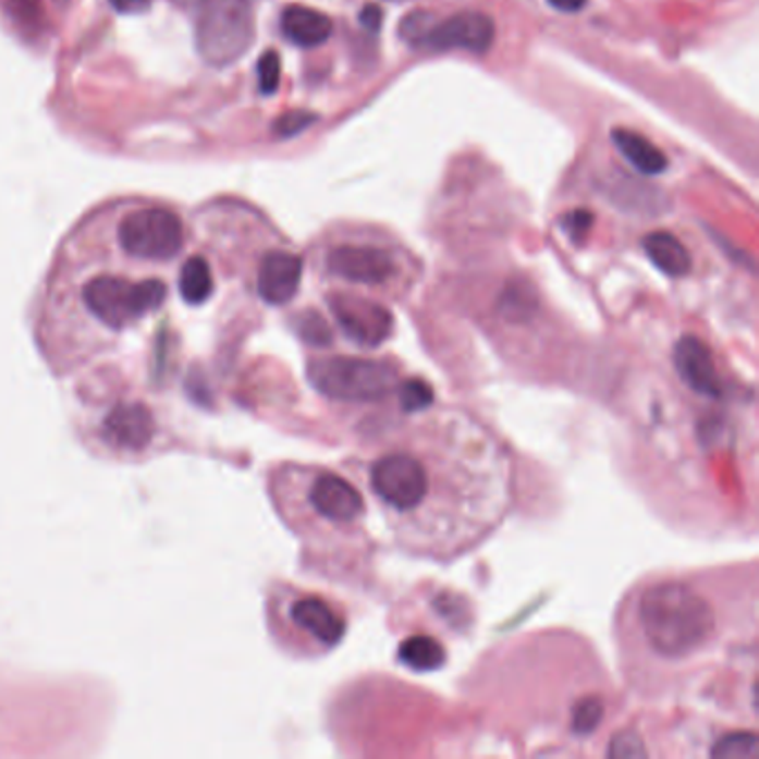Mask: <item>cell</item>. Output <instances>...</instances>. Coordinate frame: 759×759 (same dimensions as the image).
Returning a JSON list of instances; mask_svg holds the SVG:
<instances>
[{"label": "cell", "mask_w": 759, "mask_h": 759, "mask_svg": "<svg viewBox=\"0 0 759 759\" xmlns=\"http://www.w3.org/2000/svg\"><path fill=\"white\" fill-rule=\"evenodd\" d=\"M399 541L430 556L477 543L503 515L509 479L490 437L460 415H432L368 466Z\"/></svg>", "instance_id": "obj_1"}, {"label": "cell", "mask_w": 759, "mask_h": 759, "mask_svg": "<svg viewBox=\"0 0 759 759\" xmlns=\"http://www.w3.org/2000/svg\"><path fill=\"white\" fill-rule=\"evenodd\" d=\"M637 646L664 666L688 664L718 639L713 601L693 582L664 579L637 592L633 605Z\"/></svg>", "instance_id": "obj_2"}, {"label": "cell", "mask_w": 759, "mask_h": 759, "mask_svg": "<svg viewBox=\"0 0 759 759\" xmlns=\"http://www.w3.org/2000/svg\"><path fill=\"white\" fill-rule=\"evenodd\" d=\"M296 524L319 532L347 537L366 517L364 494L330 470H296Z\"/></svg>", "instance_id": "obj_3"}, {"label": "cell", "mask_w": 759, "mask_h": 759, "mask_svg": "<svg viewBox=\"0 0 759 759\" xmlns=\"http://www.w3.org/2000/svg\"><path fill=\"white\" fill-rule=\"evenodd\" d=\"M168 287L159 279L127 281L121 277H96L83 287V303L96 321L123 330L163 306Z\"/></svg>", "instance_id": "obj_4"}, {"label": "cell", "mask_w": 759, "mask_h": 759, "mask_svg": "<svg viewBox=\"0 0 759 759\" xmlns=\"http://www.w3.org/2000/svg\"><path fill=\"white\" fill-rule=\"evenodd\" d=\"M310 379L336 401H381L396 388V370L385 362L357 357H326L310 364Z\"/></svg>", "instance_id": "obj_5"}, {"label": "cell", "mask_w": 759, "mask_h": 759, "mask_svg": "<svg viewBox=\"0 0 759 759\" xmlns=\"http://www.w3.org/2000/svg\"><path fill=\"white\" fill-rule=\"evenodd\" d=\"M252 16L243 0H208L196 29V47L212 65L236 61L252 42Z\"/></svg>", "instance_id": "obj_6"}, {"label": "cell", "mask_w": 759, "mask_h": 759, "mask_svg": "<svg viewBox=\"0 0 759 759\" xmlns=\"http://www.w3.org/2000/svg\"><path fill=\"white\" fill-rule=\"evenodd\" d=\"M119 243L134 259L168 261L174 259L183 247V225L170 210H138L121 221Z\"/></svg>", "instance_id": "obj_7"}, {"label": "cell", "mask_w": 759, "mask_h": 759, "mask_svg": "<svg viewBox=\"0 0 759 759\" xmlns=\"http://www.w3.org/2000/svg\"><path fill=\"white\" fill-rule=\"evenodd\" d=\"M285 622L303 644L315 650H330L341 644L347 631L345 615L319 595H296L285 605Z\"/></svg>", "instance_id": "obj_8"}, {"label": "cell", "mask_w": 759, "mask_h": 759, "mask_svg": "<svg viewBox=\"0 0 759 759\" xmlns=\"http://www.w3.org/2000/svg\"><path fill=\"white\" fill-rule=\"evenodd\" d=\"M326 268L336 279L366 287H381L396 277L394 257L375 245H336L328 252Z\"/></svg>", "instance_id": "obj_9"}, {"label": "cell", "mask_w": 759, "mask_h": 759, "mask_svg": "<svg viewBox=\"0 0 759 759\" xmlns=\"http://www.w3.org/2000/svg\"><path fill=\"white\" fill-rule=\"evenodd\" d=\"M494 40V21L481 12H460L443 21L434 19L424 34L417 49L448 52V49H466L473 54H486Z\"/></svg>", "instance_id": "obj_10"}, {"label": "cell", "mask_w": 759, "mask_h": 759, "mask_svg": "<svg viewBox=\"0 0 759 759\" xmlns=\"http://www.w3.org/2000/svg\"><path fill=\"white\" fill-rule=\"evenodd\" d=\"M330 308L345 334L362 345H379L392 330L390 313L377 301L357 294H334Z\"/></svg>", "instance_id": "obj_11"}, {"label": "cell", "mask_w": 759, "mask_h": 759, "mask_svg": "<svg viewBox=\"0 0 759 759\" xmlns=\"http://www.w3.org/2000/svg\"><path fill=\"white\" fill-rule=\"evenodd\" d=\"M675 366L680 377L703 396H722L724 381L708 347L697 336H684L675 347Z\"/></svg>", "instance_id": "obj_12"}, {"label": "cell", "mask_w": 759, "mask_h": 759, "mask_svg": "<svg viewBox=\"0 0 759 759\" xmlns=\"http://www.w3.org/2000/svg\"><path fill=\"white\" fill-rule=\"evenodd\" d=\"M303 261L290 252H270L259 266L257 287L259 294L270 306H285L290 303L301 285Z\"/></svg>", "instance_id": "obj_13"}, {"label": "cell", "mask_w": 759, "mask_h": 759, "mask_svg": "<svg viewBox=\"0 0 759 759\" xmlns=\"http://www.w3.org/2000/svg\"><path fill=\"white\" fill-rule=\"evenodd\" d=\"M332 19L319 10L290 5L281 14V32L296 47H319L332 36Z\"/></svg>", "instance_id": "obj_14"}, {"label": "cell", "mask_w": 759, "mask_h": 759, "mask_svg": "<svg viewBox=\"0 0 759 759\" xmlns=\"http://www.w3.org/2000/svg\"><path fill=\"white\" fill-rule=\"evenodd\" d=\"M611 138L615 149L637 172L646 176H660L669 170V159L664 151L646 136L626 127H615L611 132Z\"/></svg>", "instance_id": "obj_15"}, {"label": "cell", "mask_w": 759, "mask_h": 759, "mask_svg": "<svg viewBox=\"0 0 759 759\" xmlns=\"http://www.w3.org/2000/svg\"><path fill=\"white\" fill-rule=\"evenodd\" d=\"M106 434L117 445L138 450L151 437V417L143 406H138V403L119 406L117 411L110 413L106 421Z\"/></svg>", "instance_id": "obj_16"}, {"label": "cell", "mask_w": 759, "mask_h": 759, "mask_svg": "<svg viewBox=\"0 0 759 759\" xmlns=\"http://www.w3.org/2000/svg\"><path fill=\"white\" fill-rule=\"evenodd\" d=\"M644 249L648 259L654 264V268L662 270L666 277L682 279L693 268L688 249L671 232H650L644 238Z\"/></svg>", "instance_id": "obj_17"}, {"label": "cell", "mask_w": 759, "mask_h": 759, "mask_svg": "<svg viewBox=\"0 0 759 759\" xmlns=\"http://www.w3.org/2000/svg\"><path fill=\"white\" fill-rule=\"evenodd\" d=\"M399 660L413 671L430 673L445 664V650L434 637L415 635L399 646Z\"/></svg>", "instance_id": "obj_18"}, {"label": "cell", "mask_w": 759, "mask_h": 759, "mask_svg": "<svg viewBox=\"0 0 759 759\" xmlns=\"http://www.w3.org/2000/svg\"><path fill=\"white\" fill-rule=\"evenodd\" d=\"M179 292L189 306H200V303H206L212 296L215 279L204 257H192L189 261H185L179 277Z\"/></svg>", "instance_id": "obj_19"}, {"label": "cell", "mask_w": 759, "mask_h": 759, "mask_svg": "<svg viewBox=\"0 0 759 759\" xmlns=\"http://www.w3.org/2000/svg\"><path fill=\"white\" fill-rule=\"evenodd\" d=\"M713 757L724 759H752L757 757V737L752 733H733L718 742L711 750Z\"/></svg>", "instance_id": "obj_20"}, {"label": "cell", "mask_w": 759, "mask_h": 759, "mask_svg": "<svg viewBox=\"0 0 759 759\" xmlns=\"http://www.w3.org/2000/svg\"><path fill=\"white\" fill-rule=\"evenodd\" d=\"M399 394H401L403 411H408V413H419L421 408L430 406L432 399H434L432 388L421 379H411L406 383H401Z\"/></svg>", "instance_id": "obj_21"}, {"label": "cell", "mask_w": 759, "mask_h": 759, "mask_svg": "<svg viewBox=\"0 0 759 759\" xmlns=\"http://www.w3.org/2000/svg\"><path fill=\"white\" fill-rule=\"evenodd\" d=\"M257 72H259V89L261 94L270 96L279 89V83H281V59L277 52H266L261 59H259V65H257Z\"/></svg>", "instance_id": "obj_22"}, {"label": "cell", "mask_w": 759, "mask_h": 759, "mask_svg": "<svg viewBox=\"0 0 759 759\" xmlns=\"http://www.w3.org/2000/svg\"><path fill=\"white\" fill-rule=\"evenodd\" d=\"M317 121V117L315 114H310V112H301V110H294V112H287V114H283L281 119H277V123H274V132L279 134V136H283V138H287V136H296V134H301L303 130H308L313 123Z\"/></svg>", "instance_id": "obj_23"}, {"label": "cell", "mask_w": 759, "mask_h": 759, "mask_svg": "<svg viewBox=\"0 0 759 759\" xmlns=\"http://www.w3.org/2000/svg\"><path fill=\"white\" fill-rule=\"evenodd\" d=\"M592 223H595V215L590 210H573V212H566L564 219H562V225L564 230L568 232V236L575 241V243H582L588 232L592 230Z\"/></svg>", "instance_id": "obj_24"}, {"label": "cell", "mask_w": 759, "mask_h": 759, "mask_svg": "<svg viewBox=\"0 0 759 759\" xmlns=\"http://www.w3.org/2000/svg\"><path fill=\"white\" fill-rule=\"evenodd\" d=\"M298 332L306 336L310 343H315V345H321V343L330 341V330H328L326 321L317 313L315 315L310 313V315L303 317V321L298 326Z\"/></svg>", "instance_id": "obj_25"}, {"label": "cell", "mask_w": 759, "mask_h": 759, "mask_svg": "<svg viewBox=\"0 0 759 759\" xmlns=\"http://www.w3.org/2000/svg\"><path fill=\"white\" fill-rule=\"evenodd\" d=\"M16 16L23 21V23H29V25H36L38 19H40V0H10Z\"/></svg>", "instance_id": "obj_26"}, {"label": "cell", "mask_w": 759, "mask_h": 759, "mask_svg": "<svg viewBox=\"0 0 759 759\" xmlns=\"http://www.w3.org/2000/svg\"><path fill=\"white\" fill-rule=\"evenodd\" d=\"M381 21H383V12H381L379 5H366L362 10V14H359V23L368 32H377L381 27Z\"/></svg>", "instance_id": "obj_27"}, {"label": "cell", "mask_w": 759, "mask_h": 759, "mask_svg": "<svg viewBox=\"0 0 759 759\" xmlns=\"http://www.w3.org/2000/svg\"><path fill=\"white\" fill-rule=\"evenodd\" d=\"M119 14H143L149 8V0H110Z\"/></svg>", "instance_id": "obj_28"}, {"label": "cell", "mask_w": 759, "mask_h": 759, "mask_svg": "<svg viewBox=\"0 0 759 759\" xmlns=\"http://www.w3.org/2000/svg\"><path fill=\"white\" fill-rule=\"evenodd\" d=\"M546 3L556 10V12H564V14H575V12H582L586 8L588 0H546Z\"/></svg>", "instance_id": "obj_29"}, {"label": "cell", "mask_w": 759, "mask_h": 759, "mask_svg": "<svg viewBox=\"0 0 759 759\" xmlns=\"http://www.w3.org/2000/svg\"><path fill=\"white\" fill-rule=\"evenodd\" d=\"M170 3L181 10H196V8H204L208 0H170Z\"/></svg>", "instance_id": "obj_30"}]
</instances>
